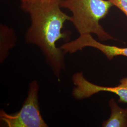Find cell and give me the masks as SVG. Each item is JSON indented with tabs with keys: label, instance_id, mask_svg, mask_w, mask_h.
I'll return each instance as SVG.
<instances>
[{
	"label": "cell",
	"instance_id": "30bf717a",
	"mask_svg": "<svg viewBox=\"0 0 127 127\" xmlns=\"http://www.w3.org/2000/svg\"><path fill=\"white\" fill-rule=\"evenodd\" d=\"M39 0L43 1H48V0Z\"/></svg>",
	"mask_w": 127,
	"mask_h": 127
},
{
	"label": "cell",
	"instance_id": "7a4b0ae2",
	"mask_svg": "<svg viewBox=\"0 0 127 127\" xmlns=\"http://www.w3.org/2000/svg\"><path fill=\"white\" fill-rule=\"evenodd\" d=\"M60 6L72 12L70 21L80 35L93 33L102 41L114 39L100 24L114 6L109 0H62Z\"/></svg>",
	"mask_w": 127,
	"mask_h": 127
},
{
	"label": "cell",
	"instance_id": "9c48e42d",
	"mask_svg": "<svg viewBox=\"0 0 127 127\" xmlns=\"http://www.w3.org/2000/svg\"><path fill=\"white\" fill-rule=\"evenodd\" d=\"M37 0H21V8L25 10L30 5L35 2Z\"/></svg>",
	"mask_w": 127,
	"mask_h": 127
},
{
	"label": "cell",
	"instance_id": "6da1fadb",
	"mask_svg": "<svg viewBox=\"0 0 127 127\" xmlns=\"http://www.w3.org/2000/svg\"><path fill=\"white\" fill-rule=\"evenodd\" d=\"M62 0H37L24 10L30 14L31 21L26 33V41L40 48L58 79L65 68V53L60 47H57L56 42L61 39L68 41L70 35L69 31L62 32L64 24L71 21V16L61 10Z\"/></svg>",
	"mask_w": 127,
	"mask_h": 127
},
{
	"label": "cell",
	"instance_id": "52a82bcc",
	"mask_svg": "<svg viewBox=\"0 0 127 127\" xmlns=\"http://www.w3.org/2000/svg\"><path fill=\"white\" fill-rule=\"evenodd\" d=\"M16 35L12 28L0 24V61H4L9 50L15 45Z\"/></svg>",
	"mask_w": 127,
	"mask_h": 127
},
{
	"label": "cell",
	"instance_id": "8992f818",
	"mask_svg": "<svg viewBox=\"0 0 127 127\" xmlns=\"http://www.w3.org/2000/svg\"><path fill=\"white\" fill-rule=\"evenodd\" d=\"M111 114L109 118L104 121L103 127H127V108L121 107L114 98L109 101Z\"/></svg>",
	"mask_w": 127,
	"mask_h": 127
},
{
	"label": "cell",
	"instance_id": "ba28073f",
	"mask_svg": "<svg viewBox=\"0 0 127 127\" xmlns=\"http://www.w3.org/2000/svg\"><path fill=\"white\" fill-rule=\"evenodd\" d=\"M120 9L127 17V0H108Z\"/></svg>",
	"mask_w": 127,
	"mask_h": 127
},
{
	"label": "cell",
	"instance_id": "277c9868",
	"mask_svg": "<svg viewBox=\"0 0 127 127\" xmlns=\"http://www.w3.org/2000/svg\"><path fill=\"white\" fill-rule=\"evenodd\" d=\"M72 81L75 86L72 94L76 99L82 100L100 92H108L118 95L119 102L127 103V77L122 79L120 84L115 87L103 86L93 83L84 77L82 72L75 73Z\"/></svg>",
	"mask_w": 127,
	"mask_h": 127
},
{
	"label": "cell",
	"instance_id": "3957f363",
	"mask_svg": "<svg viewBox=\"0 0 127 127\" xmlns=\"http://www.w3.org/2000/svg\"><path fill=\"white\" fill-rule=\"evenodd\" d=\"M39 85L36 81L29 84L27 98L21 109L16 114L0 111V121L6 127H48L41 115L38 102Z\"/></svg>",
	"mask_w": 127,
	"mask_h": 127
},
{
	"label": "cell",
	"instance_id": "5b68a950",
	"mask_svg": "<svg viewBox=\"0 0 127 127\" xmlns=\"http://www.w3.org/2000/svg\"><path fill=\"white\" fill-rule=\"evenodd\" d=\"M87 47H92L100 50L110 60L117 56L127 57V47H120L103 44L96 41L91 34L80 35L75 40L66 42L60 48L65 53H73Z\"/></svg>",
	"mask_w": 127,
	"mask_h": 127
}]
</instances>
